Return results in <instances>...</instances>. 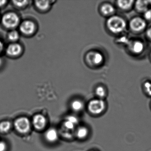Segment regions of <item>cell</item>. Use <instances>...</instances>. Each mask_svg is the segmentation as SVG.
<instances>
[{
	"label": "cell",
	"mask_w": 151,
	"mask_h": 151,
	"mask_svg": "<svg viewBox=\"0 0 151 151\" xmlns=\"http://www.w3.org/2000/svg\"><path fill=\"white\" fill-rule=\"evenodd\" d=\"M106 27L109 32L114 34H119L126 29L127 24L123 17L117 15H113L107 20Z\"/></svg>",
	"instance_id": "1"
},
{
	"label": "cell",
	"mask_w": 151,
	"mask_h": 151,
	"mask_svg": "<svg viewBox=\"0 0 151 151\" xmlns=\"http://www.w3.org/2000/svg\"><path fill=\"white\" fill-rule=\"evenodd\" d=\"M106 108V103L101 99H95L89 102L88 109L90 113L93 114H101Z\"/></svg>",
	"instance_id": "2"
},
{
	"label": "cell",
	"mask_w": 151,
	"mask_h": 151,
	"mask_svg": "<svg viewBox=\"0 0 151 151\" xmlns=\"http://www.w3.org/2000/svg\"><path fill=\"white\" fill-rule=\"evenodd\" d=\"M2 23L6 28L8 29L15 28L19 24V17L14 13H7L2 17Z\"/></svg>",
	"instance_id": "3"
},
{
	"label": "cell",
	"mask_w": 151,
	"mask_h": 151,
	"mask_svg": "<svg viewBox=\"0 0 151 151\" xmlns=\"http://www.w3.org/2000/svg\"><path fill=\"white\" fill-rule=\"evenodd\" d=\"M14 126L18 132L24 134L27 133L30 129V122L27 117H19L15 121Z\"/></svg>",
	"instance_id": "4"
},
{
	"label": "cell",
	"mask_w": 151,
	"mask_h": 151,
	"mask_svg": "<svg viewBox=\"0 0 151 151\" xmlns=\"http://www.w3.org/2000/svg\"><path fill=\"white\" fill-rule=\"evenodd\" d=\"M130 29L134 32H140L143 31L147 26L146 22L144 18L139 17L132 18L129 22Z\"/></svg>",
	"instance_id": "5"
},
{
	"label": "cell",
	"mask_w": 151,
	"mask_h": 151,
	"mask_svg": "<svg viewBox=\"0 0 151 151\" xmlns=\"http://www.w3.org/2000/svg\"><path fill=\"white\" fill-rule=\"evenodd\" d=\"M127 46L130 51L136 55L141 54L145 48L144 43L139 40L129 41Z\"/></svg>",
	"instance_id": "6"
},
{
	"label": "cell",
	"mask_w": 151,
	"mask_h": 151,
	"mask_svg": "<svg viewBox=\"0 0 151 151\" xmlns=\"http://www.w3.org/2000/svg\"><path fill=\"white\" fill-rule=\"evenodd\" d=\"M88 60L92 65L99 66L102 64L104 62V56L100 52H91L89 53L88 55Z\"/></svg>",
	"instance_id": "7"
},
{
	"label": "cell",
	"mask_w": 151,
	"mask_h": 151,
	"mask_svg": "<svg viewBox=\"0 0 151 151\" xmlns=\"http://www.w3.org/2000/svg\"><path fill=\"white\" fill-rule=\"evenodd\" d=\"M34 127L37 130H42L46 125V119L43 115L37 114L33 117L32 120Z\"/></svg>",
	"instance_id": "8"
},
{
	"label": "cell",
	"mask_w": 151,
	"mask_h": 151,
	"mask_svg": "<svg viewBox=\"0 0 151 151\" xmlns=\"http://www.w3.org/2000/svg\"><path fill=\"white\" fill-rule=\"evenodd\" d=\"M35 29L34 23L31 21H24L20 25V30L26 35H30L34 32Z\"/></svg>",
	"instance_id": "9"
},
{
	"label": "cell",
	"mask_w": 151,
	"mask_h": 151,
	"mask_svg": "<svg viewBox=\"0 0 151 151\" xmlns=\"http://www.w3.org/2000/svg\"><path fill=\"white\" fill-rule=\"evenodd\" d=\"M22 50V47L19 44H12L8 47L6 52L10 56H15L20 54Z\"/></svg>",
	"instance_id": "10"
},
{
	"label": "cell",
	"mask_w": 151,
	"mask_h": 151,
	"mask_svg": "<svg viewBox=\"0 0 151 151\" xmlns=\"http://www.w3.org/2000/svg\"><path fill=\"white\" fill-rule=\"evenodd\" d=\"M115 11L114 7L110 3L102 4L100 7V12L102 15L109 16L113 15Z\"/></svg>",
	"instance_id": "11"
},
{
	"label": "cell",
	"mask_w": 151,
	"mask_h": 151,
	"mask_svg": "<svg viewBox=\"0 0 151 151\" xmlns=\"http://www.w3.org/2000/svg\"><path fill=\"white\" fill-rule=\"evenodd\" d=\"M150 4L149 1H137L134 3L135 9L137 12L144 13L148 9V6Z\"/></svg>",
	"instance_id": "12"
},
{
	"label": "cell",
	"mask_w": 151,
	"mask_h": 151,
	"mask_svg": "<svg viewBox=\"0 0 151 151\" xmlns=\"http://www.w3.org/2000/svg\"><path fill=\"white\" fill-rule=\"evenodd\" d=\"M133 1H122L119 0L116 1L118 7L123 11H128L132 8L134 5Z\"/></svg>",
	"instance_id": "13"
},
{
	"label": "cell",
	"mask_w": 151,
	"mask_h": 151,
	"mask_svg": "<svg viewBox=\"0 0 151 151\" xmlns=\"http://www.w3.org/2000/svg\"><path fill=\"white\" fill-rule=\"evenodd\" d=\"M45 137L46 139L49 142H55L58 138V132L55 129H50L47 131Z\"/></svg>",
	"instance_id": "14"
},
{
	"label": "cell",
	"mask_w": 151,
	"mask_h": 151,
	"mask_svg": "<svg viewBox=\"0 0 151 151\" xmlns=\"http://www.w3.org/2000/svg\"><path fill=\"white\" fill-rule=\"evenodd\" d=\"M11 128V124L9 121H3L0 123V132L3 133L8 132Z\"/></svg>",
	"instance_id": "15"
},
{
	"label": "cell",
	"mask_w": 151,
	"mask_h": 151,
	"mask_svg": "<svg viewBox=\"0 0 151 151\" xmlns=\"http://www.w3.org/2000/svg\"><path fill=\"white\" fill-rule=\"evenodd\" d=\"M88 130L86 127H79L76 131V136L78 138L84 139L88 135Z\"/></svg>",
	"instance_id": "16"
},
{
	"label": "cell",
	"mask_w": 151,
	"mask_h": 151,
	"mask_svg": "<svg viewBox=\"0 0 151 151\" xmlns=\"http://www.w3.org/2000/svg\"><path fill=\"white\" fill-rule=\"evenodd\" d=\"M35 4L38 8L42 10H46L50 6L49 1H36Z\"/></svg>",
	"instance_id": "17"
},
{
	"label": "cell",
	"mask_w": 151,
	"mask_h": 151,
	"mask_svg": "<svg viewBox=\"0 0 151 151\" xmlns=\"http://www.w3.org/2000/svg\"><path fill=\"white\" fill-rule=\"evenodd\" d=\"M95 94L99 98L102 99L105 98L106 94V89L102 86H99L95 89Z\"/></svg>",
	"instance_id": "18"
},
{
	"label": "cell",
	"mask_w": 151,
	"mask_h": 151,
	"mask_svg": "<svg viewBox=\"0 0 151 151\" xmlns=\"http://www.w3.org/2000/svg\"><path fill=\"white\" fill-rule=\"evenodd\" d=\"M83 102L78 100L74 101L71 104L72 109L76 111H79L82 110L83 108Z\"/></svg>",
	"instance_id": "19"
},
{
	"label": "cell",
	"mask_w": 151,
	"mask_h": 151,
	"mask_svg": "<svg viewBox=\"0 0 151 151\" xmlns=\"http://www.w3.org/2000/svg\"><path fill=\"white\" fill-rule=\"evenodd\" d=\"M144 90L147 94L149 96L151 97V82L146 81L143 85Z\"/></svg>",
	"instance_id": "20"
},
{
	"label": "cell",
	"mask_w": 151,
	"mask_h": 151,
	"mask_svg": "<svg viewBox=\"0 0 151 151\" xmlns=\"http://www.w3.org/2000/svg\"><path fill=\"white\" fill-rule=\"evenodd\" d=\"M19 34L16 31H13L9 34L8 37L11 41H16L19 38Z\"/></svg>",
	"instance_id": "21"
},
{
	"label": "cell",
	"mask_w": 151,
	"mask_h": 151,
	"mask_svg": "<svg viewBox=\"0 0 151 151\" xmlns=\"http://www.w3.org/2000/svg\"><path fill=\"white\" fill-rule=\"evenodd\" d=\"M63 126H64L65 129L70 130H72L74 129L75 124L72 123L71 122H69L68 120H66L63 124Z\"/></svg>",
	"instance_id": "22"
},
{
	"label": "cell",
	"mask_w": 151,
	"mask_h": 151,
	"mask_svg": "<svg viewBox=\"0 0 151 151\" xmlns=\"http://www.w3.org/2000/svg\"><path fill=\"white\" fill-rule=\"evenodd\" d=\"M28 1H14L13 2L16 6L17 7H23L27 5Z\"/></svg>",
	"instance_id": "23"
},
{
	"label": "cell",
	"mask_w": 151,
	"mask_h": 151,
	"mask_svg": "<svg viewBox=\"0 0 151 151\" xmlns=\"http://www.w3.org/2000/svg\"><path fill=\"white\" fill-rule=\"evenodd\" d=\"M144 18L146 21H151V9H148L145 11L144 13Z\"/></svg>",
	"instance_id": "24"
},
{
	"label": "cell",
	"mask_w": 151,
	"mask_h": 151,
	"mask_svg": "<svg viewBox=\"0 0 151 151\" xmlns=\"http://www.w3.org/2000/svg\"><path fill=\"white\" fill-rule=\"evenodd\" d=\"M66 120H68V121L71 122L72 123L75 124V125L78 122V118L76 117V116H68Z\"/></svg>",
	"instance_id": "25"
},
{
	"label": "cell",
	"mask_w": 151,
	"mask_h": 151,
	"mask_svg": "<svg viewBox=\"0 0 151 151\" xmlns=\"http://www.w3.org/2000/svg\"><path fill=\"white\" fill-rule=\"evenodd\" d=\"M6 148V145L4 141L0 140V151H5Z\"/></svg>",
	"instance_id": "26"
},
{
	"label": "cell",
	"mask_w": 151,
	"mask_h": 151,
	"mask_svg": "<svg viewBox=\"0 0 151 151\" xmlns=\"http://www.w3.org/2000/svg\"><path fill=\"white\" fill-rule=\"evenodd\" d=\"M146 34L148 39L151 40V27L147 29L146 32Z\"/></svg>",
	"instance_id": "27"
},
{
	"label": "cell",
	"mask_w": 151,
	"mask_h": 151,
	"mask_svg": "<svg viewBox=\"0 0 151 151\" xmlns=\"http://www.w3.org/2000/svg\"><path fill=\"white\" fill-rule=\"evenodd\" d=\"M6 1H0V7L2 6L3 5L6 4Z\"/></svg>",
	"instance_id": "28"
},
{
	"label": "cell",
	"mask_w": 151,
	"mask_h": 151,
	"mask_svg": "<svg viewBox=\"0 0 151 151\" xmlns=\"http://www.w3.org/2000/svg\"><path fill=\"white\" fill-rule=\"evenodd\" d=\"M3 47V45L2 42L0 41V52L2 50Z\"/></svg>",
	"instance_id": "29"
},
{
	"label": "cell",
	"mask_w": 151,
	"mask_h": 151,
	"mask_svg": "<svg viewBox=\"0 0 151 151\" xmlns=\"http://www.w3.org/2000/svg\"><path fill=\"white\" fill-rule=\"evenodd\" d=\"M1 63H2V60H1V59L0 58V66L1 64Z\"/></svg>",
	"instance_id": "30"
},
{
	"label": "cell",
	"mask_w": 151,
	"mask_h": 151,
	"mask_svg": "<svg viewBox=\"0 0 151 151\" xmlns=\"http://www.w3.org/2000/svg\"><path fill=\"white\" fill-rule=\"evenodd\" d=\"M150 58H151V54H150Z\"/></svg>",
	"instance_id": "31"
}]
</instances>
